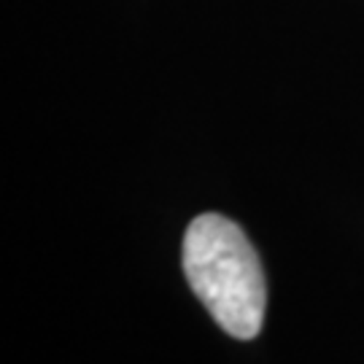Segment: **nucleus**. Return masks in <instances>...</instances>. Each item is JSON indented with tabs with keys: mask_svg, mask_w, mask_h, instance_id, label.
<instances>
[{
	"mask_svg": "<svg viewBox=\"0 0 364 364\" xmlns=\"http://www.w3.org/2000/svg\"><path fill=\"white\" fill-rule=\"evenodd\" d=\"M183 273L216 324L237 340L259 335L267 284L246 232L219 213L197 216L183 235Z\"/></svg>",
	"mask_w": 364,
	"mask_h": 364,
	"instance_id": "1",
	"label": "nucleus"
}]
</instances>
